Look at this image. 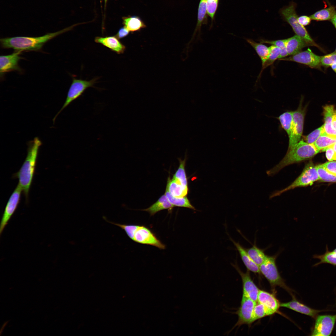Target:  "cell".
Here are the masks:
<instances>
[{
  "instance_id": "cell-29",
  "label": "cell",
  "mask_w": 336,
  "mask_h": 336,
  "mask_svg": "<svg viewBox=\"0 0 336 336\" xmlns=\"http://www.w3.org/2000/svg\"><path fill=\"white\" fill-rule=\"evenodd\" d=\"M336 142V136H331L325 132L320 135L313 143L320 151Z\"/></svg>"
},
{
  "instance_id": "cell-33",
  "label": "cell",
  "mask_w": 336,
  "mask_h": 336,
  "mask_svg": "<svg viewBox=\"0 0 336 336\" xmlns=\"http://www.w3.org/2000/svg\"><path fill=\"white\" fill-rule=\"evenodd\" d=\"M179 166L173 176V177L178 180L183 186L188 187V181L185 170L186 159L183 160L179 159Z\"/></svg>"
},
{
  "instance_id": "cell-32",
  "label": "cell",
  "mask_w": 336,
  "mask_h": 336,
  "mask_svg": "<svg viewBox=\"0 0 336 336\" xmlns=\"http://www.w3.org/2000/svg\"><path fill=\"white\" fill-rule=\"evenodd\" d=\"M269 48L270 49L269 55L266 60L262 64L261 71L259 75L258 78L263 71L265 68L272 65L276 59L279 58L280 54L279 49L273 45L269 47Z\"/></svg>"
},
{
  "instance_id": "cell-9",
  "label": "cell",
  "mask_w": 336,
  "mask_h": 336,
  "mask_svg": "<svg viewBox=\"0 0 336 336\" xmlns=\"http://www.w3.org/2000/svg\"><path fill=\"white\" fill-rule=\"evenodd\" d=\"M312 329L311 336H329L336 322V314L318 315Z\"/></svg>"
},
{
  "instance_id": "cell-10",
  "label": "cell",
  "mask_w": 336,
  "mask_h": 336,
  "mask_svg": "<svg viewBox=\"0 0 336 336\" xmlns=\"http://www.w3.org/2000/svg\"><path fill=\"white\" fill-rule=\"evenodd\" d=\"M321 56L318 55L309 48L288 58L278 59L280 60L292 61L306 65L312 68L321 70Z\"/></svg>"
},
{
  "instance_id": "cell-15",
  "label": "cell",
  "mask_w": 336,
  "mask_h": 336,
  "mask_svg": "<svg viewBox=\"0 0 336 336\" xmlns=\"http://www.w3.org/2000/svg\"><path fill=\"white\" fill-rule=\"evenodd\" d=\"M22 52L15 51L11 54L1 55L0 57V72L1 76L6 72L13 71H21L18 63L21 58Z\"/></svg>"
},
{
  "instance_id": "cell-35",
  "label": "cell",
  "mask_w": 336,
  "mask_h": 336,
  "mask_svg": "<svg viewBox=\"0 0 336 336\" xmlns=\"http://www.w3.org/2000/svg\"><path fill=\"white\" fill-rule=\"evenodd\" d=\"M321 181L325 182H336V176L327 172L321 165L316 166Z\"/></svg>"
},
{
  "instance_id": "cell-27",
  "label": "cell",
  "mask_w": 336,
  "mask_h": 336,
  "mask_svg": "<svg viewBox=\"0 0 336 336\" xmlns=\"http://www.w3.org/2000/svg\"><path fill=\"white\" fill-rule=\"evenodd\" d=\"M245 40L254 49L260 58L262 64L266 60L269 54L270 49L261 43H257L251 39L246 38Z\"/></svg>"
},
{
  "instance_id": "cell-1",
  "label": "cell",
  "mask_w": 336,
  "mask_h": 336,
  "mask_svg": "<svg viewBox=\"0 0 336 336\" xmlns=\"http://www.w3.org/2000/svg\"><path fill=\"white\" fill-rule=\"evenodd\" d=\"M73 26L58 31L47 33L36 37L17 36L1 38L0 44L5 49H12L15 51H32L40 49L47 42L55 37L70 30Z\"/></svg>"
},
{
  "instance_id": "cell-37",
  "label": "cell",
  "mask_w": 336,
  "mask_h": 336,
  "mask_svg": "<svg viewBox=\"0 0 336 336\" xmlns=\"http://www.w3.org/2000/svg\"><path fill=\"white\" fill-rule=\"evenodd\" d=\"M268 316L267 310L262 304L257 302L254 307L253 311V321Z\"/></svg>"
},
{
  "instance_id": "cell-3",
  "label": "cell",
  "mask_w": 336,
  "mask_h": 336,
  "mask_svg": "<svg viewBox=\"0 0 336 336\" xmlns=\"http://www.w3.org/2000/svg\"><path fill=\"white\" fill-rule=\"evenodd\" d=\"M320 152L313 144H309L301 140L288 149L282 160L269 170L268 174L272 175L287 165L311 158Z\"/></svg>"
},
{
  "instance_id": "cell-11",
  "label": "cell",
  "mask_w": 336,
  "mask_h": 336,
  "mask_svg": "<svg viewBox=\"0 0 336 336\" xmlns=\"http://www.w3.org/2000/svg\"><path fill=\"white\" fill-rule=\"evenodd\" d=\"M256 302L242 295L240 306L235 312L238 316V320L232 329L243 324L250 325L254 322L253 311Z\"/></svg>"
},
{
  "instance_id": "cell-48",
  "label": "cell",
  "mask_w": 336,
  "mask_h": 336,
  "mask_svg": "<svg viewBox=\"0 0 336 336\" xmlns=\"http://www.w3.org/2000/svg\"><path fill=\"white\" fill-rule=\"evenodd\" d=\"M208 2H219V0H207Z\"/></svg>"
},
{
  "instance_id": "cell-45",
  "label": "cell",
  "mask_w": 336,
  "mask_h": 336,
  "mask_svg": "<svg viewBox=\"0 0 336 336\" xmlns=\"http://www.w3.org/2000/svg\"><path fill=\"white\" fill-rule=\"evenodd\" d=\"M330 21L336 29V12Z\"/></svg>"
},
{
  "instance_id": "cell-39",
  "label": "cell",
  "mask_w": 336,
  "mask_h": 336,
  "mask_svg": "<svg viewBox=\"0 0 336 336\" xmlns=\"http://www.w3.org/2000/svg\"><path fill=\"white\" fill-rule=\"evenodd\" d=\"M218 2H207V13L212 21L216 12L218 5Z\"/></svg>"
},
{
  "instance_id": "cell-38",
  "label": "cell",
  "mask_w": 336,
  "mask_h": 336,
  "mask_svg": "<svg viewBox=\"0 0 336 336\" xmlns=\"http://www.w3.org/2000/svg\"><path fill=\"white\" fill-rule=\"evenodd\" d=\"M336 61V53L335 52L321 56V66L327 68L330 67Z\"/></svg>"
},
{
  "instance_id": "cell-24",
  "label": "cell",
  "mask_w": 336,
  "mask_h": 336,
  "mask_svg": "<svg viewBox=\"0 0 336 336\" xmlns=\"http://www.w3.org/2000/svg\"><path fill=\"white\" fill-rule=\"evenodd\" d=\"M207 0H200L198 9L197 23L192 39L198 32L199 35L202 25L206 24L207 22Z\"/></svg>"
},
{
  "instance_id": "cell-26",
  "label": "cell",
  "mask_w": 336,
  "mask_h": 336,
  "mask_svg": "<svg viewBox=\"0 0 336 336\" xmlns=\"http://www.w3.org/2000/svg\"><path fill=\"white\" fill-rule=\"evenodd\" d=\"M335 8L334 6L330 5L315 12L310 16L311 20L317 21L330 20L336 12Z\"/></svg>"
},
{
  "instance_id": "cell-46",
  "label": "cell",
  "mask_w": 336,
  "mask_h": 336,
  "mask_svg": "<svg viewBox=\"0 0 336 336\" xmlns=\"http://www.w3.org/2000/svg\"><path fill=\"white\" fill-rule=\"evenodd\" d=\"M332 69L336 73V61L334 62L331 66Z\"/></svg>"
},
{
  "instance_id": "cell-8",
  "label": "cell",
  "mask_w": 336,
  "mask_h": 336,
  "mask_svg": "<svg viewBox=\"0 0 336 336\" xmlns=\"http://www.w3.org/2000/svg\"><path fill=\"white\" fill-rule=\"evenodd\" d=\"M320 179L316 166L311 163L305 167L301 175L289 186L275 194L277 196L291 189L301 186L311 185Z\"/></svg>"
},
{
  "instance_id": "cell-4",
  "label": "cell",
  "mask_w": 336,
  "mask_h": 336,
  "mask_svg": "<svg viewBox=\"0 0 336 336\" xmlns=\"http://www.w3.org/2000/svg\"><path fill=\"white\" fill-rule=\"evenodd\" d=\"M296 7V3L292 1L288 5L281 8L279 10V13L282 18L291 26L296 35L304 40L309 46L316 47L322 51L323 50L321 48L310 36L304 26L301 25L298 22Z\"/></svg>"
},
{
  "instance_id": "cell-20",
  "label": "cell",
  "mask_w": 336,
  "mask_h": 336,
  "mask_svg": "<svg viewBox=\"0 0 336 336\" xmlns=\"http://www.w3.org/2000/svg\"><path fill=\"white\" fill-rule=\"evenodd\" d=\"M308 46L304 40L296 35L287 39L286 48L288 55H295Z\"/></svg>"
},
{
  "instance_id": "cell-31",
  "label": "cell",
  "mask_w": 336,
  "mask_h": 336,
  "mask_svg": "<svg viewBox=\"0 0 336 336\" xmlns=\"http://www.w3.org/2000/svg\"><path fill=\"white\" fill-rule=\"evenodd\" d=\"M278 119L282 128L287 132L289 137L292 130L293 120L292 112H285L281 114Z\"/></svg>"
},
{
  "instance_id": "cell-7",
  "label": "cell",
  "mask_w": 336,
  "mask_h": 336,
  "mask_svg": "<svg viewBox=\"0 0 336 336\" xmlns=\"http://www.w3.org/2000/svg\"><path fill=\"white\" fill-rule=\"evenodd\" d=\"M301 100L299 106L295 111L292 112L293 125L292 130L289 137L288 149L292 147L301 140L304 126V118L306 113V107L302 106Z\"/></svg>"
},
{
  "instance_id": "cell-22",
  "label": "cell",
  "mask_w": 336,
  "mask_h": 336,
  "mask_svg": "<svg viewBox=\"0 0 336 336\" xmlns=\"http://www.w3.org/2000/svg\"><path fill=\"white\" fill-rule=\"evenodd\" d=\"M174 207L165 194L149 208L142 210L147 212L151 216H153L158 212L165 209H168L169 211L171 212Z\"/></svg>"
},
{
  "instance_id": "cell-13",
  "label": "cell",
  "mask_w": 336,
  "mask_h": 336,
  "mask_svg": "<svg viewBox=\"0 0 336 336\" xmlns=\"http://www.w3.org/2000/svg\"><path fill=\"white\" fill-rule=\"evenodd\" d=\"M137 243L155 246L164 250L166 246L148 228L139 225L136 231L133 240Z\"/></svg>"
},
{
  "instance_id": "cell-5",
  "label": "cell",
  "mask_w": 336,
  "mask_h": 336,
  "mask_svg": "<svg viewBox=\"0 0 336 336\" xmlns=\"http://www.w3.org/2000/svg\"><path fill=\"white\" fill-rule=\"evenodd\" d=\"M276 259L275 256L267 255L264 262L259 266L260 272L272 287H280L289 291L290 289L286 285L279 273Z\"/></svg>"
},
{
  "instance_id": "cell-25",
  "label": "cell",
  "mask_w": 336,
  "mask_h": 336,
  "mask_svg": "<svg viewBox=\"0 0 336 336\" xmlns=\"http://www.w3.org/2000/svg\"><path fill=\"white\" fill-rule=\"evenodd\" d=\"M334 110L332 105H327L323 107V114L324 121V124L325 133L331 136H336V131L332 126L333 115Z\"/></svg>"
},
{
  "instance_id": "cell-36",
  "label": "cell",
  "mask_w": 336,
  "mask_h": 336,
  "mask_svg": "<svg viewBox=\"0 0 336 336\" xmlns=\"http://www.w3.org/2000/svg\"><path fill=\"white\" fill-rule=\"evenodd\" d=\"M325 132L323 124L307 135L304 136V139L307 143L309 144H313L315 142L320 135Z\"/></svg>"
},
{
  "instance_id": "cell-43",
  "label": "cell",
  "mask_w": 336,
  "mask_h": 336,
  "mask_svg": "<svg viewBox=\"0 0 336 336\" xmlns=\"http://www.w3.org/2000/svg\"><path fill=\"white\" fill-rule=\"evenodd\" d=\"M129 32L128 30L124 26L119 30L115 36L119 39H120L127 36Z\"/></svg>"
},
{
  "instance_id": "cell-51",
  "label": "cell",
  "mask_w": 336,
  "mask_h": 336,
  "mask_svg": "<svg viewBox=\"0 0 336 336\" xmlns=\"http://www.w3.org/2000/svg\"><path fill=\"white\" fill-rule=\"evenodd\" d=\"M335 52L336 53V49H335Z\"/></svg>"
},
{
  "instance_id": "cell-30",
  "label": "cell",
  "mask_w": 336,
  "mask_h": 336,
  "mask_svg": "<svg viewBox=\"0 0 336 336\" xmlns=\"http://www.w3.org/2000/svg\"><path fill=\"white\" fill-rule=\"evenodd\" d=\"M245 249L251 259L259 266L264 262L267 256L263 250L258 248L255 245Z\"/></svg>"
},
{
  "instance_id": "cell-16",
  "label": "cell",
  "mask_w": 336,
  "mask_h": 336,
  "mask_svg": "<svg viewBox=\"0 0 336 336\" xmlns=\"http://www.w3.org/2000/svg\"><path fill=\"white\" fill-rule=\"evenodd\" d=\"M257 302L264 306L268 315L277 312L280 307V303L273 294L260 290L258 296Z\"/></svg>"
},
{
  "instance_id": "cell-28",
  "label": "cell",
  "mask_w": 336,
  "mask_h": 336,
  "mask_svg": "<svg viewBox=\"0 0 336 336\" xmlns=\"http://www.w3.org/2000/svg\"><path fill=\"white\" fill-rule=\"evenodd\" d=\"M165 194L169 201L174 206L184 207L194 210H196L186 196L179 198L175 197L170 194L166 187Z\"/></svg>"
},
{
  "instance_id": "cell-49",
  "label": "cell",
  "mask_w": 336,
  "mask_h": 336,
  "mask_svg": "<svg viewBox=\"0 0 336 336\" xmlns=\"http://www.w3.org/2000/svg\"><path fill=\"white\" fill-rule=\"evenodd\" d=\"M332 252L334 254H336V248L334 250L332 251Z\"/></svg>"
},
{
  "instance_id": "cell-18",
  "label": "cell",
  "mask_w": 336,
  "mask_h": 336,
  "mask_svg": "<svg viewBox=\"0 0 336 336\" xmlns=\"http://www.w3.org/2000/svg\"><path fill=\"white\" fill-rule=\"evenodd\" d=\"M95 41L109 48L118 54H123L126 47L115 36L106 37L97 36Z\"/></svg>"
},
{
  "instance_id": "cell-42",
  "label": "cell",
  "mask_w": 336,
  "mask_h": 336,
  "mask_svg": "<svg viewBox=\"0 0 336 336\" xmlns=\"http://www.w3.org/2000/svg\"><path fill=\"white\" fill-rule=\"evenodd\" d=\"M297 19L299 23L303 26L309 25L312 20L310 16L305 15L298 17Z\"/></svg>"
},
{
  "instance_id": "cell-12",
  "label": "cell",
  "mask_w": 336,
  "mask_h": 336,
  "mask_svg": "<svg viewBox=\"0 0 336 336\" xmlns=\"http://www.w3.org/2000/svg\"><path fill=\"white\" fill-rule=\"evenodd\" d=\"M22 189L18 184L10 197L5 208L0 225V236L17 208Z\"/></svg>"
},
{
  "instance_id": "cell-23",
  "label": "cell",
  "mask_w": 336,
  "mask_h": 336,
  "mask_svg": "<svg viewBox=\"0 0 336 336\" xmlns=\"http://www.w3.org/2000/svg\"><path fill=\"white\" fill-rule=\"evenodd\" d=\"M124 26L130 32L138 31L146 26L141 18L136 16H128L122 17Z\"/></svg>"
},
{
  "instance_id": "cell-41",
  "label": "cell",
  "mask_w": 336,
  "mask_h": 336,
  "mask_svg": "<svg viewBox=\"0 0 336 336\" xmlns=\"http://www.w3.org/2000/svg\"><path fill=\"white\" fill-rule=\"evenodd\" d=\"M325 151L326 157L329 161H336V153L331 147H329L323 150Z\"/></svg>"
},
{
  "instance_id": "cell-40",
  "label": "cell",
  "mask_w": 336,
  "mask_h": 336,
  "mask_svg": "<svg viewBox=\"0 0 336 336\" xmlns=\"http://www.w3.org/2000/svg\"><path fill=\"white\" fill-rule=\"evenodd\" d=\"M320 165L329 173L336 176V161H329Z\"/></svg>"
},
{
  "instance_id": "cell-2",
  "label": "cell",
  "mask_w": 336,
  "mask_h": 336,
  "mask_svg": "<svg viewBox=\"0 0 336 336\" xmlns=\"http://www.w3.org/2000/svg\"><path fill=\"white\" fill-rule=\"evenodd\" d=\"M42 144L41 141L37 137L28 142L26 158L20 169L15 174L16 176L19 180L18 184L21 187L26 199L28 198L35 171L39 149Z\"/></svg>"
},
{
  "instance_id": "cell-44",
  "label": "cell",
  "mask_w": 336,
  "mask_h": 336,
  "mask_svg": "<svg viewBox=\"0 0 336 336\" xmlns=\"http://www.w3.org/2000/svg\"><path fill=\"white\" fill-rule=\"evenodd\" d=\"M332 126L333 128L336 131V110H334L333 115Z\"/></svg>"
},
{
  "instance_id": "cell-14",
  "label": "cell",
  "mask_w": 336,
  "mask_h": 336,
  "mask_svg": "<svg viewBox=\"0 0 336 336\" xmlns=\"http://www.w3.org/2000/svg\"><path fill=\"white\" fill-rule=\"evenodd\" d=\"M240 275L242 282L243 295L257 302L258 296L260 290L252 280L250 271L247 270L245 273L243 272L239 267L236 263L233 264Z\"/></svg>"
},
{
  "instance_id": "cell-19",
  "label": "cell",
  "mask_w": 336,
  "mask_h": 336,
  "mask_svg": "<svg viewBox=\"0 0 336 336\" xmlns=\"http://www.w3.org/2000/svg\"><path fill=\"white\" fill-rule=\"evenodd\" d=\"M237 251H238L241 260L246 267L247 270L255 273H260L259 266L253 260L245 249L239 242H236L230 238Z\"/></svg>"
},
{
  "instance_id": "cell-21",
  "label": "cell",
  "mask_w": 336,
  "mask_h": 336,
  "mask_svg": "<svg viewBox=\"0 0 336 336\" xmlns=\"http://www.w3.org/2000/svg\"><path fill=\"white\" fill-rule=\"evenodd\" d=\"M166 187L170 194L176 198L186 196L188 193V187L182 185L178 180L173 177L172 179L170 176L168 177Z\"/></svg>"
},
{
  "instance_id": "cell-34",
  "label": "cell",
  "mask_w": 336,
  "mask_h": 336,
  "mask_svg": "<svg viewBox=\"0 0 336 336\" xmlns=\"http://www.w3.org/2000/svg\"><path fill=\"white\" fill-rule=\"evenodd\" d=\"M287 41V39L275 40H259L261 43L271 44L279 48L280 50V54L278 59L283 58L288 56L286 48Z\"/></svg>"
},
{
  "instance_id": "cell-17",
  "label": "cell",
  "mask_w": 336,
  "mask_h": 336,
  "mask_svg": "<svg viewBox=\"0 0 336 336\" xmlns=\"http://www.w3.org/2000/svg\"><path fill=\"white\" fill-rule=\"evenodd\" d=\"M280 307H285L297 312L309 316L315 319L318 314L326 310H319L312 308L308 306L293 299L290 301L280 303Z\"/></svg>"
},
{
  "instance_id": "cell-50",
  "label": "cell",
  "mask_w": 336,
  "mask_h": 336,
  "mask_svg": "<svg viewBox=\"0 0 336 336\" xmlns=\"http://www.w3.org/2000/svg\"><path fill=\"white\" fill-rule=\"evenodd\" d=\"M105 0V4H106L107 2V0Z\"/></svg>"
},
{
  "instance_id": "cell-6",
  "label": "cell",
  "mask_w": 336,
  "mask_h": 336,
  "mask_svg": "<svg viewBox=\"0 0 336 336\" xmlns=\"http://www.w3.org/2000/svg\"><path fill=\"white\" fill-rule=\"evenodd\" d=\"M97 79V78H95L90 81H87L75 78H73L66 100L60 110L53 119L54 124L59 114L72 102L81 96L88 88L93 87Z\"/></svg>"
},
{
  "instance_id": "cell-47",
  "label": "cell",
  "mask_w": 336,
  "mask_h": 336,
  "mask_svg": "<svg viewBox=\"0 0 336 336\" xmlns=\"http://www.w3.org/2000/svg\"><path fill=\"white\" fill-rule=\"evenodd\" d=\"M330 147H331L336 153V142L330 146Z\"/></svg>"
}]
</instances>
